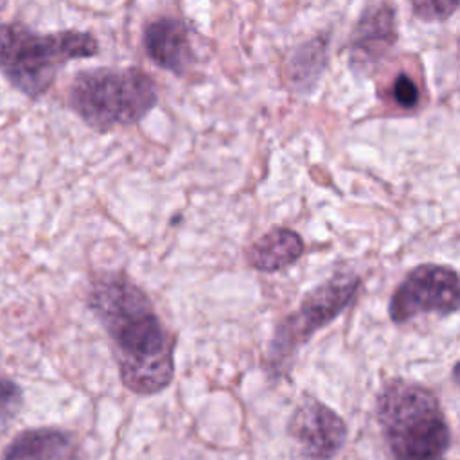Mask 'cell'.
Segmentation results:
<instances>
[{"instance_id":"cell-10","label":"cell","mask_w":460,"mask_h":460,"mask_svg":"<svg viewBox=\"0 0 460 460\" xmlns=\"http://www.w3.org/2000/svg\"><path fill=\"white\" fill-rule=\"evenodd\" d=\"M0 460H77V444L59 428H27L13 437Z\"/></svg>"},{"instance_id":"cell-15","label":"cell","mask_w":460,"mask_h":460,"mask_svg":"<svg viewBox=\"0 0 460 460\" xmlns=\"http://www.w3.org/2000/svg\"><path fill=\"white\" fill-rule=\"evenodd\" d=\"M392 97L404 110L417 108L420 101V93L415 81L406 74H399L392 83Z\"/></svg>"},{"instance_id":"cell-14","label":"cell","mask_w":460,"mask_h":460,"mask_svg":"<svg viewBox=\"0 0 460 460\" xmlns=\"http://www.w3.org/2000/svg\"><path fill=\"white\" fill-rule=\"evenodd\" d=\"M458 0H411L413 14L422 22H444L455 14Z\"/></svg>"},{"instance_id":"cell-6","label":"cell","mask_w":460,"mask_h":460,"mask_svg":"<svg viewBox=\"0 0 460 460\" xmlns=\"http://www.w3.org/2000/svg\"><path fill=\"white\" fill-rule=\"evenodd\" d=\"M458 273L444 264H419L408 271L390 296L388 316L402 325L420 314L449 316L458 311Z\"/></svg>"},{"instance_id":"cell-11","label":"cell","mask_w":460,"mask_h":460,"mask_svg":"<svg viewBox=\"0 0 460 460\" xmlns=\"http://www.w3.org/2000/svg\"><path fill=\"white\" fill-rule=\"evenodd\" d=\"M302 253V237L291 228L277 226L266 232L248 248L246 261L257 271L273 273L295 264Z\"/></svg>"},{"instance_id":"cell-8","label":"cell","mask_w":460,"mask_h":460,"mask_svg":"<svg viewBox=\"0 0 460 460\" xmlns=\"http://www.w3.org/2000/svg\"><path fill=\"white\" fill-rule=\"evenodd\" d=\"M395 41V11L390 5L365 11L349 41V61L352 70L361 75L376 72V68L388 58Z\"/></svg>"},{"instance_id":"cell-12","label":"cell","mask_w":460,"mask_h":460,"mask_svg":"<svg viewBox=\"0 0 460 460\" xmlns=\"http://www.w3.org/2000/svg\"><path fill=\"white\" fill-rule=\"evenodd\" d=\"M329 58V36H316L298 45L286 61L288 84L298 93H309L320 81Z\"/></svg>"},{"instance_id":"cell-1","label":"cell","mask_w":460,"mask_h":460,"mask_svg":"<svg viewBox=\"0 0 460 460\" xmlns=\"http://www.w3.org/2000/svg\"><path fill=\"white\" fill-rule=\"evenodd\" d=\"M86 304L110 338L122 385L137 395L164 392L174 377V338L149 296L124 273L102 271Z\"/></svg>"},{"instance_id":"cell-7","label":"cell","mask_w":460,"mask_h":460,"mask_svg":"<svg viewBox=\"0 0 460 460\" xmlns=\"http://www.w3.org/2000/svg\"><path fill=\"white\" fill-rule=\"evenodd\" d=\"M288 435L307 460H332L347 440V424L338 411L314 397L296 404L289 420Z\"/></svg>"},{"instance_id":"cell-3","label":"cell","mask_w":460,"mask_h":460,"mask_svg":"<svg viewBox=\"0 0 460 460\" xmlns=\"http://www.w3.org/2000/svg\"><path fill=\"white\" fill-rule=\"evenodd\" d=\"M99 43L84 31L38 32L22 22H0V74L29 99L43 97L58 72L74 59L93 58Z\"/></svg>"},{"instance_id":"cell-9","label":"cell","mask_w":460,"mask_h":460,"mask_svg":"<svg viewBox=\"0 0 460 460\" xmlns=\"http://www.w3.org/2000/svg\"><path fill=\"white\" fill-rule=\"evenodd\" d=\"M142 41L147 58L172 74H183L194 61L187 27L178 18L162 16L153 20L144 29Z\"/></svg>"},{"instance_id":"cell-2","label":"cell","mask_w":460,"mask_h":460,"mask_svg":"<svg viewBox=\"0 0 460 460\" xmlns=\"http://www.w3.org/2000/svg\"><path fill=\"white\" fill-rule=\"evenodd\" d=\"M376 419L392 460H444L451 428L444 408L428 386L390 377L376 399Z\"/></svg>"},{"instance_id":"cell-5","label":"cell","mask_w":460,"mask_h":460,"mask_svg":"<svg viewBox=\"0 0 460 460\" xmlns=\"http://www.w3.org/2000/svg\"><path fill=\"white\" fill-rule=\"evenodd\" d=\"M359 289L361 277L341 270L305 293L298 307L275 325L264 359L268 377L277 381L289 376L300 349L334 322L356 300Z\"/></svg>"},{"instance_id":"cell-13","label":"cell","mask_w":460,"mask_h":460,"mask_svg":"<svg viewBox=\"0 0 460 460\" xmlns=\"http://www.w3.org/2000/svg\"><path fill=\"white\" fill-rule=\"evenodd\" d=\"M23 406V390L11 377H0V428H7Z\"/></svg>"},{"instance_id":"cell-4","label":"cell","mask_w":460,"mask_h":460,"mask_svg":"<svg viewBox=\"0 0 460 460\" xmlns=\"http://www.w3.org/2000/svg\"><path fill=\"white\" fill-rule=\"evenodd\" d=\"M156 101V84L140 68L77 72L66 93L68 108L97 131L138 122L155 108Z\"/></svg>"}]
</instances>
